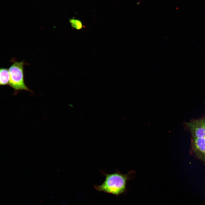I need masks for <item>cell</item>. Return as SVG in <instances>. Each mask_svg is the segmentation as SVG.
<instances>
[{
	"instance_id": "cell-1",
	"label": "cell",
	"mask_w": 205,
	"mask_h": 205,
	"mask_svg": "<svg viewBox=\"0 0 205 205\" xmlns=\"http://www.w3.org/2000/svg\"><path fill=\"white\" fill-rule=\"evenodd\" d=\"M187 126L191 133L192 150L205 163V116L187 123Z\"/></svg>"
},
{
	"instance_id": "cell-2",
	"label": "cell",
	"mask_w": 205,
	"mask_h": 205,
	"mask_svg": "<svg viewBox=\"0 0 205 205\" xmlns=\"http://www.w3.org/2000/svg\"><path fill=\"white\" fill-rule=\"evenodd\" d=\"M104 175L106 178L103 183L94 186L97 190L116 196L125 192L127 182L130 178L128 174L117 172L112 174L105 173Z\"/></svg>"
},
{
	"instance_id": "cell-3",
	"label": "cell",
	"mask_w": 205,
	"mask_h": 205,
	"mask_svg": "<svg viewBox=\"0 0 205 205\" xmlns=\"http://www.w3.org/2000/svg\"><path fill=\"white\" fill-rule=\"evenodd\" d=\"M22 61L14 62L9 67V85L16 93L18 91L24 90L32 92L26 85L24 81L23 65Z\"/></svg>"
},
{
	"instance_id": "cell-4",
	"label": "cell",
	"mask_w": 205,
	"mask_h": 205,
	"mask_svg": "<svg viewBox=\"0 0 205 205\" xmlns=\"http://www.w3.org/2000/svg\"><path fill=\"white\" fill-rule=\"evenodd\" d=\"M10 83V75L9 69L1 68L0 69V85L3 86L9 85Z\"/></svg>"
},
{
	"instance_id": "cell-5",
	"label": "cell",
	"mask_w": 205,
	"mask_h": 205,
	"mask_svg": "<svg viewBox=\"0 0 205 205\" xmlns=\"http://www.w3.org/2000/svg\"><path fill=\"white\" fill-rule=\"evenodd\" d=\"M69 22L72 27L77 30L81 29L83 27L82 23L79 20L72 19H70Z\"/></svg>"
}]
</instances>
